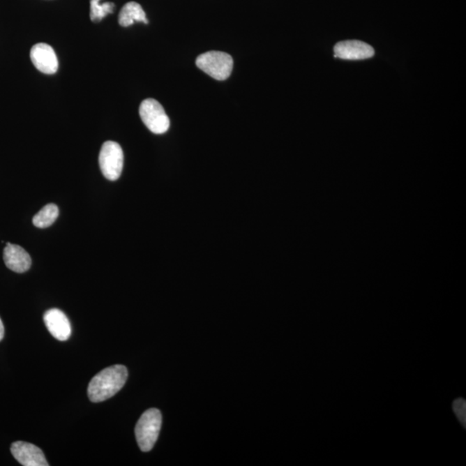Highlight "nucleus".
<instances>
[{"instance_id": "nucleus-1", "label": "nucleus", "mask_w": 466, "mask_h": 466, "mask_svg": "<svg viewBox=\"0 0 466 466\" xmlns=\"http://www.w3.org/2000/svg\"><path fill=\"white\" fill-rule=\"evenodd\" d=\"M128 370L123 366L105 368L91 380L87 394L91 402L100 403L112 398L126 384Z\"/></svg>"}, {"instance_id": "nucleus-2", "label": "nucleus", "mask_w": 466, "mask_h": 466, "mask_svg": "<svg viewBox=\"0 0 466 466\" xmlns=\"http://www.w3.org/2000/svg\"><path fill=\"white\" fill-rule=\"evenodd\" d=\"M162 427V414L158 409L145 411L138 420L135 433L138 446L143 451H150L158 439Z\"/></svg>"}, {"instance_id": "nucleus-3", "label": "nucleus", "mask_w": 466, "mask_h": 466, "mask_svg": "<svg viewBox=\"0 0 466 466\" xmlns=\"http://www.w3.org/2000/svg\"><path fill=\"white\" fill-rule=\"evenodd\" d=\"M196 65L211 77L225 81L232 74L233 59L230 54L221 51H209L197 57Z\"/></svg>"}, {"instance_id": "nucleus-4", "label": "nucleus", "mask_w": 466, "mask_h": 466, "mask_svg": "<svg viewBox=\"0 0 466 466\" xmlns=\"http://www.w3.org/2000/svg\"><path fill=\"white\" fill-rule=\"evenodd\" d=\"M99 163L101 172L107 180H118L123 167L121 146L114 141L105 142L100 152Z\"/></svg>"}, {"instance_id": "nucleus-5", "label": "nucleus", "mask_w": 466, "mask_h": 466, "mask_svg": "<svg viewBox=\"0 0 466 466\" xmlns=\"http://www.w3.org/2000/svg\"><path fill=\"white\" fill-rule=\"evenodd\" d=\"M140 114L142 121L153 133L163 134L170 128L169 116L158 100L146 99L142 102Z\"/></svg>"}, {"instance_id": "nucleus-6", "label": "nucleus", "mask_w": 466, "mask_h": 466, "mask_svg": "<svg viewBox=\"0 0 466 466\" xmlns=\"http://www.w3.org/2000/svg\"><path fill=\"white\" fill-rule=\"evenodd\" d=\"M31 59L34 66L43 74L52 75L58 69V59L54 49L47 43H36L31 50Z\"/></svg>"}, {"instance_id": "nucleus-7", "label": "nucleus", "mask_w": 466, "mask_h": 466, "mask_svg": "<svg viewBox=\"0 0 466 466\" xmlns=\"http://www.w3.org/2000/svg\"><path fill=\"white\" fill-rule=\"evenodd\" d=\"M13 457L24 466H48L45 454L33 444L17 442L10 446Z\"/></svg>"}, {"instance_id": "nucleus-8", "label": "nucleus", "mask_w": 466, "mask_h": 466, "mask_svg": "<svg viewBox=\"0 0 466 466\" xmlns=\"http://www.w3.org/2000/svg\"><path fill=\"white\" fill-rule=\"evenodd\" d=\"M374 54L373 47L356 40L340 42L334 47V57L343 60H363Z\"/></svg>"}, {"instance_id": "nucleus-9", "label": "nucleus", "mask_w": 466, "mask_h": 466, "mask_svg": "<svg viewBox=\"0 0 466 466\" xmlns=\"http://www.w3.org/2000/svg\"><path fill=\"white\" fill-rule=\"evenodd\" d=\"M43 320L47 329L57 340L65 341L71 336V324L66 315L59 309H50L43 316Z\"/></svg>"}, {"instance_id": "nucleus-10", "label": "nucleus", "mask_w": 466, "mask_h": 466, "mask_svg": "<svg viewBox=\"0 0 466 466\" xmlns=\"http://www.w3.org/2000/svg\"><path fill=\"white\" fill-rule=\"evenodd\" d=\"M3 261L7 268L17 273L27 272L31 266V257L27 251L10 243H6L3 250Z\"/></svg>"}, {"instance_id": "nucleus-11", "label": "nucleus", "mask_w": 466, "mask_h": 466, "mask_svg": "<svg viewBox=\"0 0 466 466\" xmlns=\"http://www.w3.org/2000/svg\"><path fill=\"white\" fill-rule=\"evenodd\" d=\"M135 22H142L148 24L149 21L144 10L140 3L137 2H129L123 6L119 16V23L123 27H128Z\"/></svg>"}, {"instance_id": "nucleus-12", "label": "nucleus", "mask_w": 466, "mask_h": 466, "mask_svg": "<svg viewBox=\"0 0 466 466\" xmlns=\"http://www.w3.org/2000/svg\"><path fill=\"white\" fill-rule=\"evenodd\" d=\"M58 216L59 209L56 204H48L33 217V224L36 227L47 228L54 223Z\"/></svg>"}, {"instance_id": "nucleus-13", "label": "nucleus", "mask_w": 466, "mask_h": 466, "mask_svg": "<svg viewBox=\"0 0 466 466\" xmlns=\"http://www.w3.org/2000/svg\"><path fill=\"white\" fill-rule=\"evenodd\" d=\"M114 3L111 2L102 3L101 0H91L90 17L93 22H100L108 14L114 13Z\"/></svg>"}, {"instance_id": "nucleus-14", "label": "nucleus", "mask_w": 466, "mask_h": 466, "mask_svg": "<svg viewBox=\"0 0 466 466\" xmlns=\"http://www.w3.org/2000/svg\"><path fill=\"white\" fill-rule=\"evenodd\" d=\"M453 409L458 420L460 421L462 424H464V426H465V421H466L465 400L464 399H457L456 400H454Z\"/></svg>"}, {"instance_id": "nucleus-15", "label": "nucleus", "mask_w": 466, "mask_h": 466, "mask_svg": "<svg viewBox=\"0 0 466 466\" xmlns=\"http://www.w3.org/2000/svg\"><path fill=\"white\" fill-rule=\"evenodd\" d=\"M3 336H5V327H3L2 320L0 319V341L3 340Z\"/></svg>"}]
</instances>
